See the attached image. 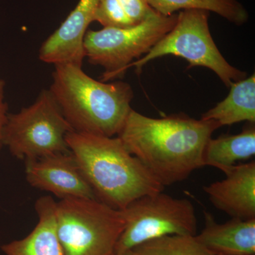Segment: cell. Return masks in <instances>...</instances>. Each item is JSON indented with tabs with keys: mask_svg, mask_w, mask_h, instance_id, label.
Segmentation results:
<instances>
[{
	"mask_svg": "<svg viewBox=\"0 0 255 255\" xmlns=\"http://www.w3.org/2000/svg\"><path fill=\"white\" fill-rule=\"evenodd\" d=\"M209 11L183 10L170 30L152 47L147 54L130 64L137 71L151 60L173 55L189 63L188 68L201 66L217 75L226 87L247 78L246 72L235 68L221 54L211 36L209 25Z\"/></svg>",
	"mask_w": 255,
	"mask_h": 255,
	"instance_id": "cell-5",
	"label": "cell"
},
{
	"mask_svg": "<svg viewBox=\"0 0 255 255\" xmlns=\"http://www.w3.org/2000/svg\"><path fill=\"white\" fill-rule=\"evenodd\" d=\"M226 99L201 116L221 125L231 126L241 122L255 123V75L233 82Z\"/></svg>",
	"mask_w": 255,
	"mask_h": 255,
	"instance_id": "cell-14",
	"label": "cell"
},
{
	"mask_svg": "<svg viewBox=\"0 0 255 255\" xmlns=\"http://www.w3.org/2000/svg\"><path fill=\"white\" fill-rule=\"evenodd\" d=\"M255 155V124H250L236 135H222L208 141L204 154V164L224 171L238 161Z\"/></svg>",
	"mask_w": 255,
	"mask_h": 255,
	"instance_id": "cell-15",
	"label": "cell"
},
{
	"mask_svg": "<svg viewBox=\"0 0 255 255\" xmlns=\"http://www.w3.org/2000/svg\"><path fill=\"white\" fill-rule=\"evenodd\" d=\"M151 7L164 16L183 10L213 11L231 23L241 26L248 22L249 14L238 0H147Z\"/></svg>",
	"mask_w": 255,
	"mask_h": 255,
	"instance_id": "cell-16",
	"label": "cell"
},
{
	"mask_svg": "<svg viewBox=\"0 0 255 255\" xmlns=\"http://www.w3.org/2000/svg\"><path fill=\"white\" fill-rule=\"evenodd\" d=\"M226 178L204 187L213 205L233 219H255V162L223 171Z\"/></svg>",
	"mask_w": 255,
	"mask_h": 255,
	"instance_id": "cell-11",
	"label": "cell"
},
{
	"mask_svg": "<svg viewBox=\"0 0 255 255\" xmlns=\"http://www.w3.org/2000/svg\"><path fill=\"white\" fill-rule=\"evenodd\" d=\"M205 226L195 238L214 255H255V219H233L218 223L204 211Z\"/></svg>",
	"mask_w": 255,
	"mask_h": 255,
	"instance_id": "cell-12",
	"label": "cell"
},
{
	"mask_svg": "<svg viewBox=\"0 0 255 255\" xmlns=\"http://www.w3.org/2000/svg\"><path fill=\"white\" fill-rule=\"evenodd\" d=\"M56 204L50 196L36 201L38 222L26 237L1 246L6 255H64L56 224Z\"/></svg>",
	"mask_w": 255,
	"mask_h": 255,
	"instance_id": "cell-13",
	"label": "cell"
},
{
	"mask_svg": "<svg viewBox=\"0 0 255 255\" xmlns=\"http://www.w3.org/2000/svg\"><path fill=\"white\" fill-rule=\"evenodd\" d=\"M56 224L64 255H114L126 219L97 199L73 198L57 203Z\"/></svg>",
	"mask_w": 255,
	"mask_h": 255,
	"instance_id": "cell-4",
	"label": "cell"
},
{
	"mask_svg": "<svg viewBox=\"0 0 255 255\" xmlns=\"http://www.w3.org/2000/svg\"><path fill=\"white\" fill-rule=\"evenodd\" d=\"M5 83L4 80H0V150L2 147V135L5 124L7 121V104L4 100Z\"/></svg>",
	"mask_w": 255,
	"mask_h": 255,
	"instance_id": "cell-20",
	"label": "cell"
},
{
	"mask_svg": "<svg viewBox=\"0 0 255 255\" xmlns=\"http://www.w3.org/2000/svg\"><path fill=\"white\" fill-rule=\"evenodd\" d=\"M177 14L164 16L155 11L143 21L127 28L87 30L85 57L105 69L101 81L123 76L130 64L150 51L174 26Z\"/></svg>",
	"mask_w": 255,
	"mask_h": 255,
	"instance_id": "cell-6",
	"label": "cell"
},
{
	"mask_svg": "<svg viewBox=\"0 0 255 255\" xmlns=\"http://www.w3.org/2000/svg\"><path fill=\"white\" fill-rule=\"evenodd\" d=\"M221 125L175 114L155 119L130 111L117 137L164 187L205 166L206 144Z\"/></svg>",
	"mask_w": 255,
	"mask_h": 255,
	"instance_id": "cell-1",
	"label": "cell"
},
{
	"mask_svg": "<svg viewBox=\"0 0 255 255\" xmlns=\"http://www.w3.org/2000/svg\"><path fill=\"white\" fill-rule=\"evenodd\" d=\"M26 180L31 187L65 199H97L70 151L25 160Z\"/></svg>",
	"mask_w": 255,
	"mask_h": 255,
	"instance_id": "cell-9",
	"label": "cell"
},
{
	"mask_svg": "<svg viewBox=\"0 0 255 255\" xmlns=\"http://www.w3.org/2000/svg\"><path fill=\"white\" fill-rule=\"evenodd\" d=\"M114 255H140L135 250H128V251L122 252V253H114Z\"/></svg>",
	"mask_w": 255,
	"mask_h": 255,
	"instance_id": "cell-21",
	"label": "cell"
},
{
	"mask_svg": "<svg viewBox=\"0 0 255 255\" xmlns=\"http://www.w3.org/2000/svg\"><path fill=\"white\" fill-rule=\"evenodd\" d=\"M94 21L100 23L104 28H127L135 25L124 12L117 0H99Z\"/></svg>",
	"mask_w": 255,
	"mask_h": 255,
	"instance_id": "cell-18",
	"label": "cell"
},
{
	"mask_svg": "<svg viewBox=\"0 0 255 255\" xmlns=\"http://www.w3.org/2000/svg\"><path fill=\"white\" fill-rule=\"evenodd\" d=\"M65 140L97 200L110 207L124 210L141 196L164 191L119 137L72 131Z\"/></svg>",
	"mask_w": 255,
	"mask_h": 255,
	"instance_id": "cell-2",
	"label": "cell"
},
{
	"mask_svg": "<svg viewBox=\"0 0 255 255\" xmlns=\"http://www.w3.org/2000/svg\"><path fill=\"white\" fill-rule=\"evenodd\" d=\"M49 91L73 131L81 133L117 136L132 110L129 84L98 81L73 64L55 65Z\"/></svg>",
	"mask_w": 255,
	"mask_h": 255,
	"instance_id": "cell-3",
	"label": "cell"
},
{
	"mask_svg": "<svg viewBox=\"0 0 255 255\" xmlns=\"http://www.w3.org/2000/svg\"><path fill=\"white\" fill-rule=\"evenodd\" d=\"M98 2L99 0H79L75 9L41 45L40 60L54 65L70 63L82 67L85 58L84 39L89 26L94 22Z\"/></svg>",
	"mask_w": 255,
	"mask_h": 255,
	"instance_id": "cell-10",
	"label": "cell"
},
{
	"mask_svg": "<svg viewBox=\"0 0 255 255\" xmlns=\"http://www.w3.org/2000/svg\"><path fill=\"white\" fill-rule=\"evenodd\" d=\"M73 128L64 117L49 90L16 114H8L3 145L17 159L28 160L68 152L65 137Z\"/></svg>",
	"mask_w": 255,
	"mask_h": 255,
	"instance_id": "cell-7",
	"label": "cell"
},
{
	"mask_svg": "<svg viewBox=\"0 0 255 255\" xmlns=\"http://www.w3.org/2000/svg\"><path fill=\"white\" fill-rule=\"evenodd\" d=\"M140 255H214L195 236H168L146 242L133 248Z\"/></svg>",
	"mask_w": 255,
	"mask_h": 255,
	"instance_id": "cell-17",
	"label": "cell"
},
{
	"mask_svg": "<svg viewBox=\"0 0 255 255\" xmlns=\"http://www.w3.org/2000/svg\"><path fill=\"white\" fill-rule=\"evenodd\" d=\"M134 24H138L155 12L147 0H117Z\"/></svg>",
	"mask_w": 255,
	"mask_h": 255,
	"instance_id": "cell-19",
	"label": "cell"
},
{
	"mask_svg": "<svg viewBox=\"0 0 255 255\" xmlns=\"http://www.w3.org/2000/svg\"><path fill=\"white\" fill-rule=\"evenodd\" d=\"M122 211L126 225L114 253L164 236L196 235L197 219L192 203L163 191L141 196Z\"/></svg>",
	"mask_w": 255,
	"mask_h": 255,
	"instance_id": "cell-8",
	"label": "cell"
}]
</instances>
